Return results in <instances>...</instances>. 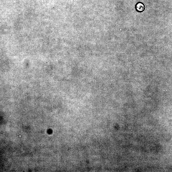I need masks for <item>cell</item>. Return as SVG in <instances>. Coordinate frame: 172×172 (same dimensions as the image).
Returning a JSON list of instances; mask_svg holds the SVG:
<instances>
[{
    "label": "cell",
    "instance_id": "cell-1",
    "mask_svg": "<svg viewBox=\"0 0 172 172\" xmlns=\"http://www.w3.org/2000/svg\"><path fill=\"white\" fill-rule=\"evenodd\" d=\"M145 9V6L144 4L141 2H139L135 5V9L139 13H142L144 11Z\"/></svg>",
    "mask_w": 172,
    "mask_h": 172
}]
</instances>
